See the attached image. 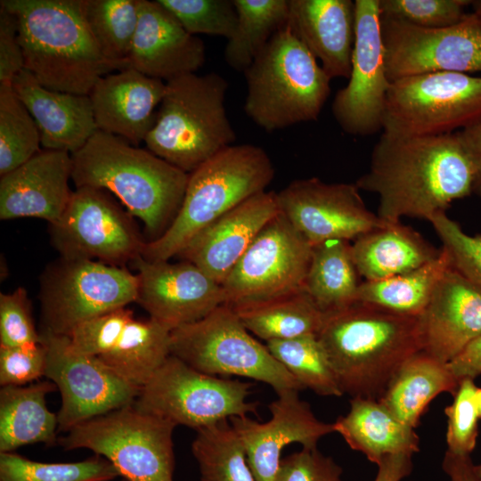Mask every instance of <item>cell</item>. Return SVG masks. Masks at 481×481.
<instances>
[{"mask_svg": "<svg viewBox=\"0 0 481 481\" xmlns=\"http://www.w3.org/2000/svg\"><path fill=\"white\" fill-rule=\"evenodd\" d=\"M379 197L378 216L430 221L456 200L474 194L475 171L457 133L398 136L382 132L369 169L355 182Z\"/></svg>", "mask_w": 481, "mask_h": 481, "instance_id": "obj_1", "label": "cell"}, {"mask_svg": "<svg viewBox=\"0 0 481 481\" xmlns=\"http://www.w3.org/2000/svg\"><path fill=\"white\" fill-rule=\"evenodd\" d=\"M71 158L76 188L112 192L143 221L150 241L159 238L177 216L189 174L148 149L97 130Z\"/></svg>", "mask_w": 481, "mask_h": 481, "instance_id": "obj_2", "label": "cell"}, {"mask_svg": "<svg viewBox=\"0 0 481 481\" xmlns=\"http://www.w3.org/2000/svg\"><path fill=\"white\" fill-rule=\"evenodd\" d=\"M317 337L351 398L379 400L401 365L420 351L418 317L363 302L326 314Z\"/></svg>", "mask_w": 481, "mask_h": 481, "instance_id": "obj_3", "label": "cell"}, {"mask_svg": "<svg viewBox=\"0 0 481 481\" xmlns=\"http://www.w3.org/2000/svg\"><path fill=\"white\" fill-rule=\"evenodd\" d=\"M17 18L24 69L45 87L88 95L96 82L120 69L102 53L84 0H1Z\"/></svg>", "mask_w": 481, "mask_h": 481, "instance_id": "obj_4", "label": "cell"}, {"mask_svg": "<svg viewBox=\"0 0 481 481\" xmlns=\"http://www.w3.org/2000/svg\"><path fill=\"white\" fill-rule=\"evenodd\" d=\"M275 169L267 152L249 143L230 145L189 174L181 208L167 230L146 241L142 257L167 261L229 210L265 192Z\"/></svg>", "mask_w": 481, "mask_h": 481, "instance_id": "obj_5", "label": "cell"}, {"mask_svg": "<svg viewBox=\"0 0 481 481\" xmlns=\"http://www.w3.org/2000/svg\"><path fill=\"white\" fill-rule=\"evenodd\" d=\"M243 110L267 133L315 121L330 94V78L286 25L243 72Z\"/></svg>", "mask_w": 481, "mask_h": 481, "instance_id": "obj_6", "label": "cell"}, {"mask_svg": "<svg viewBox=\"0 0 481 481\" xmlns=\"http://www.w3.org/2000/svg\"><path fill=\"white\" fill-rule=\"evenodd\" d=\"M228 86L216 72L166 82L155 124L144 140L147 149L190 174L232 145L236 134L224 106Z\"/></svg>", "mask_w": 481, "mask_h": 481, "instance_id": "obj_7", "label": "cell"}, {"mask_svg": "<svg viewBox=\"0 0 481 481\" xmlns=\"http://www.w3.org/2000/svg\"><path fill=\"white\" fill-rule=\"evenodd\" d=\"M170 350L172 355L208 375L252 379L271 386L277 395L305 389L227 304L201 320L172 330Z\"/></svg>", "mask_w": 481, "mask_h": 481, "instance_id": "obj_8", "label": "cell"}, {"mask_svg": "<svg viewBox=\"0 0 481 481\" xmlns=\"http://www.w3.org/2000/svg\"><path fill=\"white\" fill-rule=\"evenodd\" d=\"M175 428L132 404L78 424L57 443L103 457L126 481H173Z\"/></svg>", "mask_w": 481, "mask_h": 481, "instance_id": "obj_9", "label": "cell"}, {"mask_svg": "<svg viewBox=\"0 0 481 481\" xmlns=\"http://www.w3.org/2000/svg\"><path fill=\"white\" fill-rule=\"evenodd\" d=\"M481 120V76L432 72L391 82L382 131L398 136L456 133Z\"/></svg>", "mask_w": 481, "mask_h": 481, "instance_id": "obj_10", "label": "cell"}, {"mask_svg": "<svg viewBox=\"0 0 481 481\" xmlns=\"http://www.w3.org/2000/svg\"><path fill=\"white\" fill-rule=\"evenodd\" d=\"M137 286L124 267L60 257L40 276L39 332L68 337L79 323L135 302Z\"/></svg>", "mask_w": 481, "mask_h": 481, "instance_id": "obj_11", "label": "cell"}, {"mask_svg": "<svg viewBox=\"0 0 481 481\" xmlns=\"http://www.w3.org/2000/svg\"><path fill=\"white\" fill-rule=\"evenodd\" d=\"M251 384L200 372L170 355L141 388L133 405L175 427L196 431L234 417L257 413Z\"/></svg>", "mask_w": 481, "mask_h": 481, "instance_id": "obj_12", "label": "cell"}, {"mask_svg": "<svg viewBox=\"0 0 481 481\" xmlns=\"http://www.w3.org/2000/svg\"><path fill=\"white\" fill-rule=\"evenodd\" d=\"M51 241L61 257L121 266L142 255L144 240L132 215L107 193L79 187L60 217L50 224Z\"/></svg>", "mask_w": 481, "mask_h": 481, "instance_id": "obj_13", "label": "cell"}, {"mask_svg": "<svg viewBox=\"0 0 481 481\" xmlns=\"http://www.w3.org/2000/svg\"><path fill=\"white\" fill-rule=\"evenodd\" d=\"M385 67L390 82L432 73H481V15L426 29L380 15Z\"/></svg>", "mask_w": 481, "mask_h": 481, "instance_id": "obj_14", "label": "cell"}, {"mask_svg": "<svg viewBox=\"0 0 481 481\" xmlns=\"http://www.w3.org/2000/svg\"><path fill=\"white\" fill-rule=\"evenodd\" d=\"M312 249L280 211L259 232L222 284L225 304L258 301L304 289Z\"/></svg>", "mask_w": 481, "mask_h": 481, "instance_id": "obj_15", "label": "cell"}, {"mask_svg": "<svg viewBox=\"0 0 481 481\" xmlns=\"http://www.w3.org/2000/svg\"><path fill=\"white\" fill-rule=\"evenodd\" d=\"M41 337L47 350L45 377L55 384L61 397L59 432L135 403L141 388L121 379L98 357L78 352L69 337Z\"/></svg>", "mask_w": 481, "mask_h": 481, "instance_id": "obj_16", "label": "cell"}, {"mask_svg": "<svg viewBox=\"0 0 481 481\" xmlns=\"http://www.w3.org/2000/svg\"><path fill=\"white\" fill-rule=\"evenodd\" d=\"M355 37L347 85L331 105L333 117L347 135L364 136L382 130L391 82L387 77L379 0H355Z\"/></svg>", "mask_w": 481, "mask_h": 481, "instance_id": "obj_17", "label": "cell"}, {"mask_svg": "<svg viewBox=\"0 0 481 481\" xmlns=\"http://www.w3.org/2000/svg\"><path fill=\"white\" fill-rule=\"evenodd\" d=\"M280 211L312 245L355 240L387 222L367 208L355 183L298 179L277 192Z\"/></svg>", "mask_w": 481, "mask_h": 481, "instance_id": "obj_18", "label": "cell"}, {"mask_svg": "<svg viewBox=\"0 0 481 481\" xmlns=\"http://www.w3.org/2000/svg\"><path fill=\"white\" fill-rule=\"evenodd\" d=\"M132 263L138 271L135 302L171 330L201 320L226 303L223 286L189 261H148L139 256Z\"/></svg>", "mask_w": 481, "mask_h": 481, "instance_id": "obj_19", "label": "cell"}, {"mask_svg": "<svg viewBox=\"0 0 481 481\" xmlns=\"http://www.w3.org/2000/svg\"><path fill=\"white\" fill-rule=\"evenodd\" d=\"M298 391L281 393L268 405L271 419L258 422L244 417L230 419L241 439L256 481H275L281 451L292 443L317 447L318 441L334 432L333 423L319 420Z\"/></svg>", "mask_w": 481, "mask_h": 481, "instance_id": "obj_20", "label": "cell"}, {"mask_svg": "<svg viewBox=\"0 0 481 481\" xmlns=\"http://www.w3.org/2000/svg\"><path fill=\"white\" fill-rule=\"evenodd\" d=\"M420 351L447 363L481 335V289L452 264L418 317Z\"/></svg>", "mask_w": 481, "mask_h": 481, "instance_id": "obj_21", "label": "cell"}, {"mask_svg": "<svg viewBox=\"0 0 481 481\" xmlns=\"http://www.w3.org/2000/svg\"><path fill=\"white\" fill-rule=\"evenodd\" d=\"M203 41L188 33L158 0H140L128 68L162 81L196 73L205 63Z\"/></svg>", "mask_w": 481, "mask_h": 481, "instance_id": "obj_22", "label": "cell"}, {"mask_svg": "<svg viewBox=\"0 0 481 481\" xmlns=\"http://www.w3.org/2000/svg\"><path fill=\"white\" fill-rule=\"evenodd\" d=\"M279 213L277 192H260L201 231L178 256L222 285L259 232Z\"/></svg>", "mask_w": 481, "mask_h": 481, "instance_id": "obj_23", "label": "cell"}, {"mask_svg": "<svg viewBox=\"0 0 481 481\" xmlns=\"http://www.w3.org/2000/svg\"><path fill=\"white\" fill-rule=\"evenodd\" d=\"M71 154L45 150L0 179V218L37 217L56 223L72 194Z\"/></svg>", "mask_w": 481, "mask_h": 481, "instance_id": "obj_24", "label": "cell"}, {"mask_svg": "<svg viewBox=\"0 0 481 481\" xmlns=\"http://www.w3.org/2000/svg\"><path fill=\"white\" fill-rule=\"evenodd\" d=\"M165 92L166 82L133 68L103 76L88 94L98 130L133 145L144 142Z\"/></svg>", "mask_w": 481, "mask_h": 481, "instance_id": "obj_25", "label": "cell"}, {"mask_svg": "<svg viewBox=\"0 0 481 481\" xmlns=\"http://www.w3.org/2000/svg\"><path fill=\"white\" fill-rule=\"evenodd\" d=\"M287 26L330 79L348 78L355 37L351 0H289Z\"/></svg>", "mask_w": 481, "mask_h": 481, "instance_id": "obj_26", "label": "cell"}, {"mask_svg": "<svg viewBox=\"0 0 481 481\" xmlns=\"http://www.w3.org/2000/svg\"><path fill=\"white\" fill-rule=\"evenodd\" d=\"M12 86L34 118L45 150L73 154L98 130L89 95L48 89L26 69L14 77Z\"/></svg>", "mask_w": 481, "mask_h": 481, "instance_id": "obj_27", "label": "cell"}, {"mask_svg": "<svg viewBox=\"0 0 481 481\" xmlns=\"http://www.w3.org/2000/svg\"><path fill=\"white\" fill-rule=\"evenodd\" d=\"M359 275L379 281L414 270L436 259L438 250L420 233L401 222H387L351 244Z\"/></svg>", "mask_w": 481, "mask_h": 481, "instance_id": "obj_28", "label": "cell"}, {"mask_svg": "<svg viewBox=\"0 0 481 481\" xmlns=\"http://www.w3.org/2000/svg\"><path fill=\"white\" fill-rule=\"evenodd\" d=\"M349 403V412L333 427L352 450L377 465L388 455H413L420 451L414 428L398 420L378 400L353 397Z\"/></svg>", "mask_w": 481, "mask_h": 481, "instance_id": "obj_29", "label": "cell"}, {"mask_svg": "<svg viewBox=\"0 0 481 481\" xmlns=\"http://www.w3.org/2000/svg\"><path fill=\"white\" fill-rule=\"evenodd\" d=\"M57 387L51 380L0 389V453L27 444L53 445L58 438V416L46 405L48 394Z\"/></svg>", "mask_w": 481, "mask_h": 481, "instance_id": "obj_30", "label": "cell"}, {"mask_svg": "<svg viewBox=\"0 0 481 481\" xmlns=\"http://www.w3.org/2000/svg\"><path fill=\"white\" fill-rule=\"evenodd\" d=\"M459 383L447 363L419 351L401 365L378 401L415 429L430 402L439 394H453Z\"/></svg>", "mask_w": 481, "mask_h": 481, "instance_id": "obj_31", "label": "cell"}, {"mask_svg": "<svg viewBox=\"0 0 481 481\" xmlns=\"http://www.w3.org/2000/svg\"><path fill=\"white\" fill-rule=\"evenodd\" d=\"M229 306L251 334L266 342L317 334L326 318L304 289Z\"/></svg>", "mask_w": 481, "mask_h": 481, "instance_id": "obj_32", "label": "cell"}, {"mask_svg": "<svg viewBox=\"0 0 481 481\" xmlns=\"http://www.w3.org/2000/svg\"><path fill=\"white\" fill-rule=\"evenodd\" d=\"M171 331L151 317L133 318L116 346L98 358L121 379L142 388L171 355Z\"/></svg>", "mask_w": 481, "mask_h": 481, "instance_id": "obj_33", "label": "cell"}, {"mask_svg": "<svg viewBox=\"0 0 481 481\" xmlns=\"http://www.w3.org/2000/svg\"><path fill=\"white\" fill-rule=\"evenodd\" d=\"M358 275L350 242L325 240L313 246L304 289L325 314L332 313L356 302Z\"/></svg>", "mask_w": 481, "mask_h": 481, "instance_id": "obj_34", "label": "cell"}, {"mask_svg": "<svg viewBox=\"0 0 481 481\" xmlns=\"http://www.w3.org/2000/svg\"><path fill=\"white\" fill-rule=\"evenodd\" d=\"M450 266V257L442 248L436 259L414 270L383 280L361 282L356 302L371 304L401 315L419 317Z\"/></svg>", "mask_w": 481, "mask_h": 481, "instance_id": "obj_35", "label": "cell"}, {"mask_svg": "<svg viewBox=\"0 0 481 481\" xmlns=\"http://www.w3.org/2000/svg\"><path fill=\"white\" fill-rule=\"evenodd\" d=\"M237 25L227 39L224 61L244 72L271 38L287 25L289 0H233Z\"/></svg>", "mask_w": 481, "mask_h": 481, "instance_id": "obj_36", "label": "cell"}, {"mask_svg": "<svg viewBox=\"0 0 481 481\" xmlns=\"http://www.w3.org/2000/svg\"><path fill=\"white\" fill-rule=\"evenodd\" d=\"M196 432L192 452L200 481H256L244 444L228 420Z\"/></svg>", "mask_w": 481, "mask_h": 481, "instance_id": "obj_37", "label": "cell"}, {"mask_svg": "<svg viewBox=\"0 0 481 481\" xmlns=\"http://www.w3.org/2000/svg\"><path fill=\"white\" fill-rule=\"evenodd\" d=\"M84 12L103 56L120 70L128 68L140 0H84Z\"/></svg>", "mask_w": 481, "mask_h": 481, "instance_id": "obj_38", "label": "cell"}, {"mask_svg": "<svg viewBox=\"0 0 481 481\" xmlns=\"http://www.w3.org/2000/svg\"><path fill=\"white\" fill-rule=\"evenodd\" d=\"M265 345L305 389L323 396L344 395L317 334L272 340Z\"/></svg>", "mask_w": 481, "mask_h": 481, "instance_id": "obj_39", "label": "cell"}, {"mask_svg": "<svg viewBox=\"0 0 481 481\" xmlns=\"http://www.w3.org/2000/svg\"><path fill=\"white\" fill-rule=\"evenodd\" d=\"M40 144L38 127L12 84H0V175L29 160Z\"/></svg>", "mask_w": 481, "mask_h": 481, "instance_id": "obj_40", "label": "cell"}, {"mask_svg": "<svg viewBox=\"0 0 481 481\" xmlns=\"http://www.w3.org/2000/svg\"><path fill=\"white\" fill-rule=\"evenodd\" d=\"M118 477L114 466L96 454L80 461L47 463L13 452L0 453V481H112Z\"/></svg>", "mask_w": 481, "mask_h": 481, "instance_id": "obj_41", "label": "cell"}, {"mask_svg": "<svg viewBox=\"0 0 481 481\" xmlns=\"http://www.w3.org/2000/svg\"><path fill=\"white\" fill-rule=\"evenodd\" d=\"M191 35L229 39L237 25L233 0H158Z\"/></svg>", "mask_w": 481, "mask_h": 481, "instance_id": "obj_42", "label": "cell"}, {"mask_svg": "<svg viewBox=\"0 0 481 481\" xmlns=\"http://www.w3.org/2000/svg\"><path fill=\"white\" fill-rule=\"evenodd\" d=\"M469 0H379L380 15L416 27L435 29L461 21Z\"/></svg>", "mask_w": 481, "mask_h": 481, "instance_id": "obj_43", "label": "cell"}, {"mask_svg": "<svg viewBox=\"0 0 481 481\" xmlns=\"http://www.w3.org/2000/svg\"><path fill=\"white\" fill-rule=\"evenodd\" d=\"M474 379L460 381L453 395L452 403L446 406L447 451L458 455H470L477 444L478 436V412L476 404Z\"/></svg>", "mask_w": 481, "mask_h": 481, "instance_id": "obj_44", "label": "cell"}, {"mask_svg": "<svg viewBox=\"0 0 481 481\" xmlns=\"http://www.w3.org/2000/svg\"><path fill=\"white\" fill-rule=\"evenodd\" d=\"M429 222L452 265L481 289V234L466 233L445 212L436 215Z\"/></svg>", "mask_w": 481, "mask_h": 481, "instance_id": "obj_45", "label": "cell"}, {"mask_svg": "<svg viewBox=\"0 0 481 481\" xmlns=\"http://www.w3.org/2000/svg\"><path fill=\"white\" fill-rule=\"evenodd\" d=\"M133 318L132 310L118 308L79 323L68 337L78 352L100 357L116 346L126 324Z\"/></svg>", "mask_w": 481, "mask_h": 481, "instance_id": "obj_46", "label": "cell"}, {"mask_svg": "<svg viewBox=\"0 0 481 481\" xmlns=\"http://www.w3.org/2000/svg\"><path fill=\"white\" fill-rule=\"evenodd\" d=\"M42 342L36 329L28 292L19 287L0 294V346H18Z\"/></svg>", "mask_w": 481, "mask_h": 481, "instance_id": "obj_47", "label": "cell"}, {"mask_svg": "<svg viewBox=\"0 0 481 481\" xmlns=\"http://www.w3.org/2000/svg\"><path fill=\"white\" fill-rule=\"evenodd\" d=\"M47 350L43 342L0 346V385L26 386L45 377Z\"/></svg>", "mask_w": 481, "mask_h": 481, "instance_id": "obj_48", "label": "cell"}, {"mask_svg": "<svg viewBox=\"0 0 481 481\" xmlns=\"http://www.w3.org/2000/svg\"><path fill=\"white\" fill-rule=\"evenodd\" d=\"M342 469L317 447H303L281 461L275 481H342Z\"/></svg>", "mask_w": 481, "mask_h": 481, "instance_id": "obj_49", "label": "cell"}, {"mask_svg": "<svg viewBox=\"0 0 481 481\" xmlns=\"http://www.w3.org/2000/svg\"><path fill=\"white\" fill-rule=\"evenodd\" d=\"M23 69L17 18L0 4V84H12Z\"/></svg>", "mask_w": 481, "mask_h": 481, "instance_id": "obj_50", "label": "cell"}, {"mask_svg": "<svg viewBox=\"0 0 481 481\" xmlns=\"http://www.w3.org/2000/svg\"><path fill=\"white\" fill-rule=\"evenodd\" d=\"M452 375L459 380L474 379L481 374V335L472 340L452 360L447 363Z\"/></svg>", "mask_w": 481, "mask_h": 481, "instance_id": "obj_51", "label": "cell"}, {"mask_svg": "<svg viewBox=\"0 0 481 481\" xmlns=\"http://www.w3.org/2000/svg\"><path fill=\"white\" fill-rule=\"evenodd\" d=\"M456 133L474 167V194L481 200V120Z\"/></svg>", "mask_w": 481, "mask_h": 481, "instance_id": "obj_52", "label": "cell"}, {"mask_svg": "<svg viewBox=\"0 0 481 481\" xmlns=\"http://www.w3.org/2000/svg\"><path fill=\"white\" fill-rule=\"evenodd\" d=\"M412 455L400 453L388 455L378 464L374 481H402L412 471Z\"/></svg>", "mask_w": 481, "mask_h": 481, "instance_id": "obj_53", "label": "cell"}, {"mask_svg": "<svg viewBox=\"0 0 481 481\" xmlns=\"http://www.w3.org/2000/svg\"><path fill=\"white\" fill-rule=\"evenodd\" d=\"M475 466L470 455H458L448 451L442 462V468L450 481H481Z\"/></svg>", "mask_w": 481, "mask_h": 481, "instance_id": "obj_54", "label": "cell"}, {"mask_svg": "<svg viewBox=\"0 0 481 481\" xmlns=\"http://www.w3.org/2000/svg\"><path fill=\"white\" fill-rule=\"evenodd\" d=\"M475 396L479 420H481V387H477Z\"/></svg>", "mask_w": 481, "mask_h": 481, "instance_id": "obj_55", "label": "cell"}, {"mask_svg": "<svg viewBox=\"0 0 481 481\" xmlns=\"http://www.w3.org/2000/svg\"><path fill=\"white\" fill-rule=\"evenodd\" d=\"M473 12L481 15V0L471 1Z\"/></svg>", "mask_w": 481, "mask_h": 481, "instance_id": "obj_56", "label": "cell"}, {"mask_svg": "<svg viewBox=\"0 0 481 481\" xmlns=\"http://www.w3.org/2000/svg\"><path fill=\"white\" fill-rule=\"evenodd\" d=\"M476 472L477 476L481 478V464L475 466Z\"/></svg>", "mask_w": 481, "mask_h": 481, "instance_id": "obj_57", "label": "cell"}, {"mask_svg": "<svg viewBox=\"0 0 481 481\" xmlns=\"http://www.w3.org/2000/svg\"><path fill=\"white\" fill-rule=\"evenodd\" d=\"M122 481H126V480L123 479Z\"/></svg>", "mask_w": 481, "mask_h": 481, "instance_id": "obj_58", "label": "cell"}]
</instances>
